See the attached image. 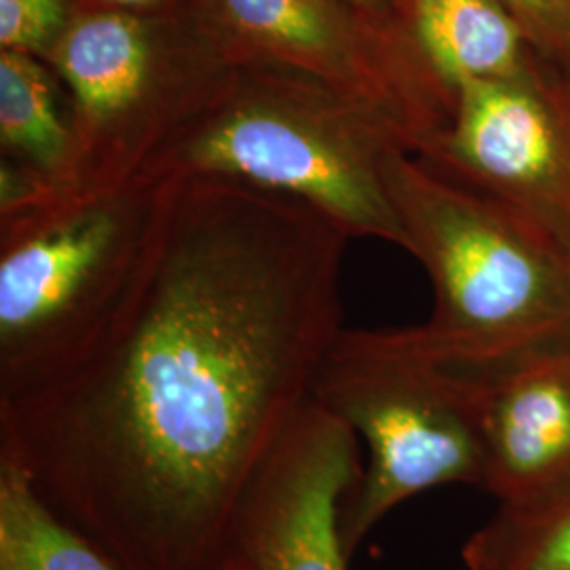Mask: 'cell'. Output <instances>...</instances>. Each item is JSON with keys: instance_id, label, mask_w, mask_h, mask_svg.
I'll return each instance as SVG.
<instances>
[{"instance_id": "d6986e66", "label": "cell", "mask_w": 570, "mask_h": 570, "mask_svg": "<svg viewBox=\"0 0 570 570\" xmlns=\"http://www.w3.org/2000/svg\"><path fill=\"white\" fill-rule=\"evenodd\" d=\"M218 570H247V567H245L244 560L237 553H228L225 562H223V567Z\"/></svg>"}, {"instance_id": "e0dca14e", "label": "cell", "mask_w": 570, "mask_h": 570, "mask_svg": "<svg viewBox=\"0 0 570 570\" xmlns=\"http://www.w3.org/2000/svg\"><path fill=\"white\" fill-rule=\"evenodd\" d=\"M348 11L367 23L395 35H410L412 0H338Z\"/></svg>"}, {"instance_id": "277c9868", "label": "cell", "mask_w": 570, "mask_h": 570, "mask_svg": "<svg viewBox=\"0 0 570 570\" xmlns=\"http://www.w3.org/2000/svg\"><path fill=\"white\" fill-rule=\"evenodd\" d=\"M164 180L77 195L26 174L0 178V400L60 370L136 275Z\"/></svg>"}, {"instance_id": "4fadbf2b", "label": "cell", "mask_w": 570, "mask_h": 570, "mask_svg": "<svg viewBox=\"0 0 570 570\" xmlns=\"http://www.w3.org/2000/svg\"><path fill=\"white\" fill-rule=\"evenodd\" d=\"M0 570H125L45 503L28 473L0 456Z\"/></svg>"}, {"instance_id": "30bf717a", "label": "cell", "mask_w": 570, "mask_h": 570, "mask_svg": "<svg viewBox=\"0 0 570 570\" xmlns=\"http://www.w3.org/2000/svg\"><path fill=\"white\" fill-rule=\"evenodd\" d=\"M449 357L463 367L475 395L482 489L505 508L570 489V345L505 364Z\"/></svg>"}, {"instance_id": "5bb4252c", "label": "cell", "mask_w": 570, "mask_h": 570, "mask_svg": "<svg viewBox=\"0 0 570 570\" xmlns=\"http://www.w3.org/2000/svg\"><path fill=\"white\" fill-rule=\"evenodd\" d=\"M469 570H570V489L505 508L463 548Z\"/></svg>"}, {"instance_id": "7c38bea8", "label": "cell", "mask_w": 570, "mask_h": 570, "mask_svg": "<svg viewBox=\"0 0 570 570\" xmlns=\"http://www.w3.org/2000/svg\"><path fill=\"white\" fill-rule=\"evenodd\" d=\"M58 75L39 56L0 51V148L2 161L18 165L42 183L63 180L72 131L61 106Z\"/></svg>"}, {"instance_id": "ac0fdd59", "label": "cell", "mask_w": 570, "mask_h": 570, "mask_svg": "<svg viewBox=\"0 0 570 570\" xmlns=\"http://www.w3.org/2000/svg\"><path fill=\"white\" fill-rule=\"evenodd\" d=\"M77 2L134 11V13H153V16H174V13L190 11V0H77Z\"/></svg>"}, {"instance_id": "8992f818", "label": "cell", "mask_w": 570, "mask_h": 570, "mask_svg": "<svg viewBox=\"0 0 570 570\" xmlns=\"http://www.w3.org/2000/svg\"><path fill=\"white\" fill-rule=\"evenodd\" d=\"M313 400L366 442L370 459L346 497L348 558L389 511L425 490L484 487V446L468 374L419 327L343 330Z\"/></svg>"}, {"instance_id": "3957f363", "label": "cell", "mask_w": 570, "mask_h": 570, "mask_svg": "<svg viewBox=\"0 0 570 570\" xmlns=\"http://www.w3.org/2000/svg\"><path fill=\"white\" fill-rule=\"evenodd\" d=\"M397 148L410 153L393 125L326 85L279 68L235 66L225 96L142 176L254 184L315 207L348 239L404 249L385 184V159Z\"/></svg>"}, {"instance_id": "6da1fadb", "label": "cell", "mask_w": 570, "mask_h": 570, "mask_svg": "<svg viewBox=\"0 0 570 570\" xmlns=\"http://www.w3.org/2000/svg\"><path fill=\"white\" fill-rule=\"evenodd\" d=\"M346 242L282 193L164 180L106 322L49 379L0 400V456L122 569H220L345 330Z\"/></svg>"}, {"instance_id": "5b68a950", "label": "cell", "mask_w": 570, "mask_h": 570, "mask_svg": "<svg viewBox=\"0 0 570 570\" xmlns=\"http://www.w3.org/2000/svg\"><path fill=\"white\" fill-rule=\"evenodd\" d=\"M42 60L63 87L72 131L68 171L56 188L77 195L142 176L235 75L190 11L153 16L85 2Z\"/></svg>"}, {"instance_id": "ffe728a7", "label": "cell", "mask_w": 570, "mask_h": 570, "mask_svg": "<svg viewBox=\"0 0 570 570\" xmlns=\"http://www.w3.org/2000/svg\"><path fill=\"white\" fill-rule=\"evenodd\" d=\"M569 81H570V79H569Z\"/></svg>"}, {"instance_id": "7a4b0ae2", "label": "cell", "mask_w": 570, "mask_h": 570, "mask_svg": "<svg viewBox=\"0 0 570 570\" xmlns=\"http://www.w3.org/2000/svg\"><path fill=\"white\" fill-rule=\"evenodd\" d=\"M385 184L412 254L433 285L419 332L473 364H505L570 345V254L487 193L407 150Z\"/></svg>"}, {"instance_id": "9c48e42d", "label": "cell", "mask_w": 570, "mask_h": 570, "mask_svg": "<svg viewBox=\"0 0 570 570\" xmlns=\"http://www.w3.org/2000/svg\"><path fill=\"white\" fill-rule=\"evenodd\" d=\"M360 473L355 431L311 397L249 490L228 553L247 570H346L341 518Z\"/></svg>"}, {"instance_id": "9a60e30c", "label": "cell", "mask_w": 570, "mask_h": 570, "mask_svg": "<svg viewBox=\"0 0 570 570\" xmlns=\"http://www.w3.org/2000/svg\"><path fill=\"white\" fill-rule=\"evenodd\" d=\"M77 0H0V51L45 58L72 20Z\"/></svg>"}, {"instance_id": "2e32d148", "label": "cell", "mask_w": 570, "mask_h": 570, "mask_svg": "<svg viewBox=\"0 0 570 570\" xmlns=\"http://www.w3.org/2000/svg\"><path fill=\"white\" fill-rule=\"evenodd\" d=\"M527 32L543 60L570 79V0H497Z\"/></svg>"}, {"instance_id": "52a82bcc", "label": "cell", "mask_w": 570, "mask_h": 570, "mask_svg": "<svg viewBox=\"0 0 570 570\" xmlns=\"http://www.w3.org/2000/svg\"><path fill=\"white\" fill-rule=\"evenodd\" d=\"M190 13L233 66L322 82L393 125L412 155L449 125L454 94L412 35L385 32L338 0H190Z\"/></svg>"}, {"instance_id": "ba28073f", "label": "cell", "mask_w": 570, "mask_h": 570, "mask_svg": "<svg viewBox=\"0 0 570 570\" xmlns=\"http://www.w3.org/2000/svg\"><path fill=\"white\" fill-rule=\"evenodd\" d=\"M548 233L570 254V81L548 61L454 87L446 129L416 155Z\"/></svg>"}, {"instance_id": "8fae6325", "label": "cell", "mask_w": 570, "mask_h": 570, "mask_svg": "<svg viewBox=\"0 0 570 570\" xmlns=\"http://www.w3.org/2000/svg\"><path fill=\"white\" fill-rule=\"evenodd\" d=\"M410 35L452 94L461 82L518 77L541 60L497 0H412Z\"/></svg>"}]
</instances>
